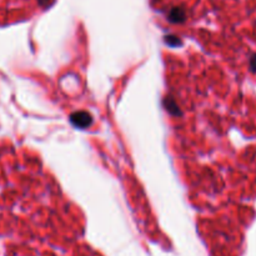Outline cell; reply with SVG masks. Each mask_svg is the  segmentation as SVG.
Returning <instances> with one entry per match:
<instances>
[{"instance_id":"obj_2","label":"cell","mask_w":256,"mask_h":256,"mask_svg":"<svg viewBox=\"0 0 256 256\" xmlns=\"http://www.w3.org/2000/svg\"><path fill=\"white\" fill-rule=\"evenodd\" d=\"M185 19V12L182 9V8H175V9L172 10L170 12V20L174 22H182Z\"/></svg>"},{"instance_id":"obj_1","label":"cell","mask_w":256,"mask_h":256,"mask_svg":"<svg viewBox=\"0 0 256 256\" xmlns=\"http://www.w3.org/2000/svg\"><path fill=\"white\" fill-rule=\"evenodd\" d=\"M72 122H74L76 126L85 128L89 125L90 116L88 114H85V112H76V114H74L72 116Z\"/></svg>"},{"instance_id":"obj_3","label":"cell","mask_w":256,"mask_h":256,"mask_svg":"<svg viewBox=\"0 0 256 256\" xmlns=\"http://www.w3.org/2000/svg\"><path fill=\"white\" fill-rule=\"evenodd\" d=\"M38 2H39L42 6H49L52 2V0H38Z\"/></svg>"},{"instance_id":"obj_4","label":"cell","mask_w":256,"mask_h":256,"mask_svg":"<svg viewBox=\"0 0 256 256\" xmlns=\"http://www.w3.org/2000/svg\"><path fill=\"white\" fill-rule=\"evenodd\" d=\"M252 70H254V72H256V56L252 58Z\"/></svg>"}]
</instances>
